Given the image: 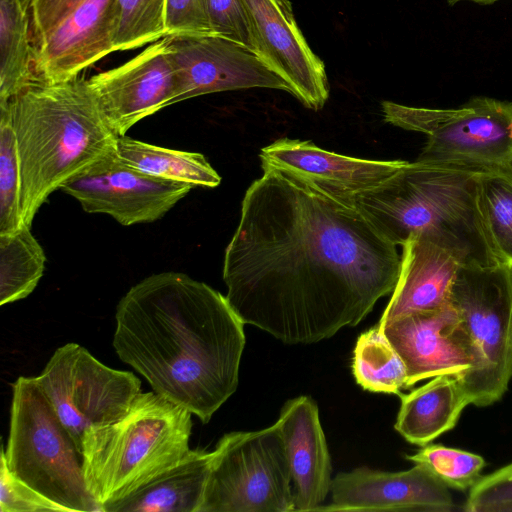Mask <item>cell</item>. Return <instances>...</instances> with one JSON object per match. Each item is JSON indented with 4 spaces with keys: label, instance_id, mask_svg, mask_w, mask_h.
I'll return each instance as SVG.
<instances>
[{
    "label": "cell",
    "instance_id": "6da1fadb",
    "mask_svg": "<svg viewBox=\"0 0 512 512\" xmlns=\"http://www.w3.org/2000/svg\"><path fill=\"white\" fill-rule=\"evenodd\" d=\"M262 169L225 249L230 306L244 324L286 344H312L359 324L394 290L396 245L355 203Z\"/></svg>",
    "mask_w": 512,
    "mask_h": 512
},
{
    "label": "cell",
    "instance_id": "7a4b0ae2",
    "mask_svg": "<svg viewBox=\"0 0 512 512\" xmlns=\"http://www.w3.org/2000/svg\"><path fill=\"white\" fill-rule=\"evenodd\" d=\"M115 321L119 359L204 424L236 391L244 323L208 284L181 272L152 274L120 299Z\"/></svg>",
    "mask_w": 512,
    "mask_h": 512
},
{
    "label": "cell",
    "instance_id": "3957f363",
    "mask_svg": "<svg viewBox=\"0 0 512 512\" xmlns=\"http://www.w3.org/2000/svg\"><path fill=\"white\" fill-rule=\"evenodd\" d=\"M19 159L25 226L56 190L117 152L87 79H38L9 101Z\"/></svg>",
    "mask_w": 512,
    "mask_h": 512
},
{
    "label": "cell",
    "instance_id": "277c9868",
    "mask_svg": "<svg viewBox=\"0 0 512 512\" xmlns=\"http://www.w3.org/2000/svg\"><path fill=\"white\" fill-rule=\"evenodd\" d=\"M482 169L405 161L395 174L354 203L396 246L414 235H425L454 251L464 264H499L477 203Z\"/></svg>",
    "mask_w": 512,
    "mask_h": 512
},
{
    "label": "cell",
    "instance_id": "5b68a950",
    "mask_svg": "<svg viewBox=\"0 0 512 512\" xmlns=\"http://www.w3.org/2000/svg\"><path fill=\"white\" fill-rule=\"evenodd\" d=\"M191 416L190 411L154 391L141 392L120 419L85 432L83 474L101 512L188 453Z\"/></svg>",
    "mask_w": 512,
    "mask_h": 512
},
{
    "label": "cell",
    "instance_id": "8992f818",
    "mask_svg": "<svg viewBox=\"0 0 512 512\" xmlns=\"http://www.w3.org/2000/svg\"><path fill=\"white\" fill-rule=\"evenodd\" d=\"M450 303L459 315L456 337L472 361L455 376L468 404L492 405L512 378V267L462 264Z\"/></svg>",
    "mask_w": 512,
    "mask_h": 512
},
{
    "label": "cell",
    "instance_id": "52a82bcc",
    "mask_svg": "<svg viewBox=\"0 0 512 512\" xmlns=\"http://www.w3.org/2000/svg\"><path fill=\"white\" fill-rule=\"evenodd\" d=\"M1 457L14 476L68 512H101L85 482L82 454L36 377L20 376L12 384Z\"/></svg>",
    "mask_w": 512,
    "mask_h": 512
},
{
    "label": "cell",
    "instance_id": "ba28073f",
    "mask_svg": "<svg viewBox=\"0 0 512 512\" xmlns=\"http://www.w3.org/2000/svg\"><path fill=\"white\" fill-rule=\"evenodd\" d=\"M291 469L277 422L257 431L223 435L200 512L295 511Z\"/></svg>",
    "mask_w": 512,
    "mask_h": 512
},
{
    "label": "cell",
    "instance_id": "9c48e42d",
    "mask_svg": "<svg viewBox=\"0 0 512 512\" xmlns=\"http://www.w3.org/2000/svg\"><path fill=\"white\" fill-rule=\"evenodd\" d=\"M381 106L387 123L426 136L417 161L483 168L512 163L511 101L476 96L451 109Z\"/></svg>",
    "mask_w": 512,
    "mask_h": 512
},
{
    "label": "cell",
    "instance_id": "30bf717a",
    "mask_svg": "<svg viewBox=\"0 0 512 512\" xmlns=\"http://www.w3.org/2000/svg\"><path fill=\"white\" fill-rule=\"evenodd\" d=\"M36 379L80 452L87 430L120 419L141 393L132 372L106 366L73 342L57 348Z\"/></svg>",
    "mask_w": 512,
    "mask_h": 512
},
{
    "label": "cell",
    "instance_id": "8fae6325",
    "mask_svg": "<svg viewBox=\"0 0 512 512\" xmlns=\"http://www.w3.org/2000/svg\"><path fill=\"white\" fill-rule=\"evenodd\" d=\"M192 185L165 180L124 162L116 152L73 178L61 190L87 213L107 214L124 226L161 219Z\"/></svg>",
    "mask_w": 512,
    "mask_h": 512
},
{
    "label": "cell",
    "instance_id": "7c38bea8",
    "mask_svg": "<svg viewBox=\"0 0 512 512\" xmlns=\"http://www.w3.org/2000/svg\"><path fill=\"white\" fill-rule=\"evenodd\" d=\"M175 71V103L223 91L269 88L292 94L288 83L257 54L215 35H168Z\"/></svg>",
    "mask_w": 512,
    "mask_h": 512
},
{
    "label": "cell",
    "instance_id": "4fadbf2b",
    "mask_svg": "<svg viewBox=\"0 0 512 512\" xmlns=\"http://www.w3.org/2000/svg\"><path fill=\"white\" fill-rule=\"evenodd\" d=\"M87 81L111 129L119 137L125 136L140 120L175 103L177 85L170 36Z\"/></svg>",
    "mask_w": 512,
    "mask_h": 512
},
{
    "label": "cell",
    "instance_id": "5bb4252c",
    "mask_svg": "<svg viewBox=\"0 0 512 512\" xmlns=\"http://www.w3.org/2000/svg\"><path fill=\"white\" fill-rule=\"evenodd\" d=\"M259 57L305 107L320 110L329 97L323 61L311 50L289 0H242Z\"/></svg>",
    "mask_w": 512,
    "mask_h": 512
},
{
    "label": "cell",
    "instance_id": "9a60e30c",
    "mask_svg": "<svg viewBox=\"0 0 512 512\" xmlns=\"http://www.w3.org/2000/svg\"><path fill=\"white\" fill-rule=\"evenodd\" d=\"M331 503L317 511H427L456 509L449 488L427 467L386 472L366 466L337 474L331 483Z\"/></svg>",
    "mask_w": 512,
    "mask_h": 512
},
{
    "label": "cell",
    "instance_id": "2e32d148",
    "mask_svg": "<svg viewBox=\"0 0 512 512\" xmlns=\"http://www.w3.org/2000/svg\"><path fill=\"white\" fill-rule=\"evenodd\" d=\"M259 156L262 168L284 170L352 203L385 182L405 163L341 155L308 140L289 138L263 147Z\"/></svg>",
    "mask_w": 512,
    "mask_h": 512
},
{
    "label": "cell",
    "instance_id": "e0dca14e",
    "mask_svg": "<svg viewBox=\"0 0 512 512\" xmlns=\"http://www.w3.org/2000/svg\"><path fill=\"white\" fill-rule=\"evenodd\" d=\"M114 0H83L33 44L34 74L47 82L79 77L85 68L114 52Z\"/></svg>",
    "mask_w": 512,
    "mask_h": 512
},
{
    "label": "cell",
    "instance_id": "ac0fdd59",
    "mask_svg": "<svg viewBox=\"0 0 512 512\" xmlns=\"http://www.w3.org/2000/svg\"><path fill=\"white\" fill-rule=\"evenodd\" d=\"M458 321V312L449 302L379 325L405 364L406 389L427 378L459 374L472 365L455 334Z\"/></svg>",
    "mask_w": 512,
    "mask_h": 512
},
{
    "label": "cell",
    "instance_id": "d6986e66",
    "mask_svg": "<svg viewBox=\"0 0 512 512\" xmlns=\"http://www.w3.org/2000/svg\"><path fill=\"white\" fill-rule=\"evenodd\" d=\"M276 422L288 454L295 511H317L332 483L331 458L318 406L310 396L290 399Z\"/></svg>",
    "mask_w": 512,
    "mask_h": 512
},
{
    "label": "cell",
    "instance_id": "ffe728a7",
    "mask_svg": "<svg viewBox=\"0 0 512 512\" xmlns=\"http://www.w3.org/2000/svg\"><path fill=\"white\" fill-rule=\"evenodd\" d=\"M402 247L399 276L379 325L448 304L457 272L464 264L454 251L425 235L410 237Z\"/></svg>",
    "mask_w": 512,
    "mask_h": 512
},
{
    "label": "cell",
    "instance_id": "44dd1931",
    "mask_svg": "<svg viewBox=\"0 0 512 512\" xmlns=\"http://www.w3.org/2000/svg\"><path fill=\"white\" fill-rule=\"evenodd\" d=\"M213 451L190 449L175 465L102 512H200Z\"/></svg>",
    "mask_w": 512,
    "mask_h": 512
},
{
    "label": "cell",
    "instance_id": "7402d4cb",
    "mask_svg": "<svg viewBox=\"0 0 512 512\" xmlns=\"http://www.w3.org/2000/svg\"><path fill=\"white\" fill-rule=\"evenodd\" d=\"M395 430L409 443L425 446L453 429L469 405L455 375H439L411 391L400 393Z\"/></svg>",
    "mask_w": 512,
    "mask_h": 512
},
{
    "label": "cell",
    "instance_id": "603a6c76",
    "mask_svg": "<svg viewBox=\"0 0 512 512\" xmlns=\"http://www.w3.org/2000/svg\"><path fill=\"white\" fill-rule=\"evenodd\" d=\"M36 80L28 9L21 0H0V104Z\"/></svg>",
    "mask_w": 512,
    "mask_h": 512
},
{
    "label": "cell",
    "instance_id": "cb8c5ba5",
    "mask_svg": "<svg viewBox=\"0 0 512 512\" xmlns=\"http://www.w3.org/2000/svg\"><path fill=\"white\" fill-rule=\"evenodd\" d=\"M117 153L127 164L165 180L206 188L221 183V176L198 152L161 147L125 135L118 138Z\"/></svg>",
    "mask_w": 512,
    "mask_h": 512
},
{
    "label": "cell",
    "instance_id": "d4e9b609",
    "mask_svg": "<svg viewBox=\"0 0 512 512\" xmlns=\"http://www.w3.org/2000/svg\"><path fill=\"white\" fill-rule=\"evenodd\" d=\"M45 263V252L30 226L0 234V305L29 296L43 275Z\"/></svg>",
    "mask_w": 512,
    "mask_h": 512
},
{
    "label": "cell",
    "instance_id": "484cf974",
    "mask_svg": "<svg viewBox=\"0 0 512 512\" xmlns=\"http://www.w3.org/2000/svg\"><path fill=\"white\" fill-rule=\"evenodd\" d=\"M352 373L359 386L373 393L396 394L406 389L403 360L379 324L361 333L353 350Z\"/></svg>",
    "mask_w": 512,
    "mask_h": 512
},
{
    "label": "cell",
    "instance_id": "4316f807",
    "mask_svg": "<svg viewBox=\"0 0 512 512\" xmlns=\"http://www.w3.org/2000/svg\"><path fill=\"white\" fill-rule=\"evenodd\" d=\"M477 203L499 262L512 267V163L481 170Z\"/></svg>",
    "mask_w": 512,
    "mask_h": 512
},
{
    "label": "cell",
    "instance_id": "83f0119b",
    "mask_svg": "<svg viewBox=\"0 0 512 512\" xmlns=\"http://www.w3.org/2000/svg\"><path fill=\"white\" fill-rule=\"evenodd\" d=\"M167 0H114L115 51H126L167 36Z\"/></svg>",
    "mask_w": 512,
    "mask_h": 512
},
{
    "label": "cell",
    "instance_id": "f1b7e54d",
    "mask_svg": "<svg viewBox=\"0 0 512 512\" xmlns=\"http://www.w3.org/2000/svg\"><path fill=\"white\" fill-rule=\"evenodd\" d=\"M21 177L9 102L0 104V234L24 225L20 210Z\"/></svg>",
    "mask_w": 512,
    "mask_h": 512
},
{
    "label": "cell",
    "instance_id": "f546056e",
    "mask_svg": "<svg viewBox=\"0 0 512 512\" xmlns=\"http://www.w3.org/2000/svg\"><path fill=\"white\" fill-rule=\"evenodd\" d=\"M406 458L424 465L448 488L459 491L470 490L486 465L478 454L441 444H427Z\"/></svg>",
    "mask_w": 512,
    "mask_h": 512
},
{
    "label": "cell",
    "instance_id": "4dcf8cb0",
    "mask_svg": "<svg viewBox=\"0 0 512 512\" xmlns=\"http://www.w3.org/2000/svg\"><path fill=\"white\" fill-rule=\"evenodd\" d=\"M202 5L212 35L237 42L258 55L242 0H202Z\"/></svg>",
    "mask_w": 512,
    "mask_h": 512
},
{
    "label": "cell",
    "instance_id": "1f68e13d",
    "mask_svg": "<svg viewBox=\"0 0 512 512\" xmlns=\"http://www.w3.org/2000/svg\"><path fill=\"white\" fill-rule=\"evenodd\" d=\"M466 512H512V463L481 476L470 488Z\"/></svg>",
    "mask_w": 512,
    "mask_h": 512
},
{
    "label": "cell",
    "instance_id": "d6a6232c",
    "mask_svg": "<svg viewBox=\"0 0 512 512\" xmlns=\"http://www.w3.org/2000/svg\"><path fill=\"white\" fill-rule=\"evenodd\" d=\"M1 512H68L14 476L0 456Z\"/></svg>",
    "mask_w": 512,
    "mask_h": 512
},
{
    "label": "cell",
    "instance_id": "836d02e7",
    "mask_svg": "<svg viewBox=\"0 0 512 512\" xmlns=\"http://www.w3.org/2000/svg\"><path fill=\"white\" fill-rule=\"evenodd\" d=\"M168 35H212L202 0H167Z\"/></svg>",
    "mask_w": 512,
    "mask_h": 512
},
{
    "label": "cell",
    "instance_id": "e575fe53",
    "mask_svg": "<svg viewBox=\"0 0 512 512\" xmlns=\"http://www.w3.org/2000/svg\"><path fill=\"white\" fill-rule=\"evenodd\" d=\"M83 0H31L29 15L32 43L38 42Z\"/></svg>",
    "mask_w": 512,
    "mask_h": 512
},
{
    "label": "cell",
    "instance_id": "d590c367",
    "mask_svg": "<svg viewBox=\"0 0 512 512\" xmlns=\"http://www.w3.org/2000/svg\"><path fill=\"white\" fill-rule=\"evenodd\" d=\"M460 1H471V2H475L477 4H481V5H489V4H492V3L497 2L499 0H447V3L450 6H453V5H455L456 3L460 2Z\"/></svg>",
    "mask_w": 512,
    "mask_h": 512
},
{
    "label": "cell",
    "instance_id": "8d00e7d4",
    "mask_svg": "<svg viewBox=\"0 0 512 512\" xmlns=\"http://www.w3.org/2000/svg\"><path fill=\"white\" fill-rule=\"evenodd\" d=\"M21 2H22V4L24 5V7H25L26 9H28V11H29V6H30V2H31V0H21Z\"/></svg>",
    "mask_w": 512,
    "mask_h": 512
}]
</instances>
